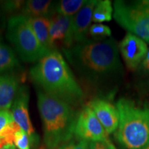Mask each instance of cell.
I'll use <instances>...</instances> for the list:
<instances>
[{"label": "cell", "mask_w": 149, "mask_h": 149, "mask_svg": "<svg viewBox=\"0 0 149 149\" xmlns=\"http://www.w3.org/2000/svg\"><path fill=\"white\" fill-rule=\"evenodd\" d=\"M39 42L49 52L55 51L50 35V19L44 17H28Z\"/></svg>", "instance_id": "cell-16"}, {"label": "cell", "mask_w": 149, "mask_h": 149, "mask_svg": "<svg viewBox=\"0 0 149 149\" xmlns=\"http://www.w3.org/2000/svg\"><path fill=\"white\" fill-rule=\"evenodd\" d=\"M108 134L97 117L88 104L78 113L74 128L76 138L87 141H101L109 139Z\"/></svg>", "instance_id": "cell-7"}, {"label": "cell", "mask_w": 149, "mask_h": 149, "mask_svg": "<svg viewBox=\"0 0 149 149\" xmlns=\"http://www.w3.org/2000/svg\"><path fill=\"white\" fill-rule=\"evenodd\" d=\"M85 2V0H61L56 1L55 12L62 15L74 17L82 8Z\"/></svg>", "instance_id": "cell-18"}, {"label": "cell", "mask_w": 149, "mask_h": 149, "mask_svg": "<svg viewBox=\"0 0 149 149\" xmlns=\"http://www.w3.org/2000/svg\"><path fill=\"white\" fill-rule=\"evenodd\" d=\"M50 35L53 44L61 42L64 48L74 45L72 39V17L55 13L50 19Z\"/></svg>", "instance_id": "cell-12"}, {"label": "cell", "mask_w": 149, "mask_h": 149, "mask_svg": "<svg viewBox=\"0 0 149 149\" xmlns=\"http://www.w3.org/2000/svg\"><path fill=\"white\" fill-rule=\"evenodd\" d=\"M97 0L86 1L80 10L72 17V39L74 44L88 40V34L93 21V13Z\"/></svg>", "instance_id": "cell-11"}, {"label": "cell", "mask_w": 149, "mask_h": 149, "mask_svg": "<svg viewBox=\"0 0 149 149\" xmlns=\"http://www.w3.org/2000/svg\"><path fill=\"white\" fill-rule=\"evenodd\" d=\"M55 1L49 0L25 1L21 13L27 17H44L51 19L56 13Z\"/></svg>", "instance_id": "cell-14"}, {"label": "cell", "mask_w": 149, "mask_h": 149, "mask_svg": "<svg viewBox=\"0 0 149 149\" xmlns=\"http://www.w3.org/2000/svg\"><path fill=\"white\" fill-rule=\"evenodd\" d=\"M145 149H149V146H148V147H147V148H146Z\"/></svg>", "instance_id": "cell-28"}, {"label": "cell", "mask_w": 149, "mask_h": 149, "mask_svg": "<svg viewBox=\"0 0 149 149\" xmlns=\"http://www.w3.org/2000/svg\"><path fill=\"white\" fill-rule=\"evenodd\" d=\"M14 144L18 149H31L32 146L29 135L22 129L19 130L15 133Z\"/></svg>", "instance_id": "cell-21"}, {"label": "cell", "mask_w": 149, "mask_h": 149, "mask_svg": "<svg viewBox=\"0 0 149 149\" xmlns=\"http://www.w3.org/2000/svg\"><path fill=\"white\" fill-rule=\"evenodd\" d=\"M31 79L43 92L72 107L81 105L84 93L62 55L53 51L29 70Z\"/></svg>", "instance_id": "cell-2"}, {"label": "cell", "mask_w": 149, "mask_h": 149, "mask_svg": "<svg viewBox=\"0 0 149 149\" xmlns=\"http://www.w3.org/2000/svg\"><path fill=\"white\" fill-rule=\"evenodd\" d=\"M0 149H17V148L16 146H15V144H8Z\"/></svg>", "instance_id": "cell-27"}, {"label": "cell", "mask_w": 149, "mask_h": 149, "mask_svg": "<svg viewBox=\"0 0 149 149\" xmlns=\"http://www.w3.org/2000/svg\"><path fill=\"white\" fill-rule=\"evenodd\" d=\"M113 17L122 28L149 44V4L146 0L115 1Z\"/></svg>", "instance_id": "cell-6"}, {"label": "cell", "mask_w": 149, "mask_h": 149, "mask_svg": "<svg viewBox=\"0 0 149 149\" xmlns=\"http://www.w3.org/2000/svg\"><path fill=\"white\" fill-rule=\"evenodd\" d=\"M143 65H144L145 69L149 71V50L146 55V57H145L144 60L143 61Z\"/></svg>", "instance_id": "cell-26"}, {"label": "cell", "mask_w": 149, "mask_h": 149, "mask_svg": "<svg viewBox=\"0 0 149 149\" xmlns=\"http://www.w3.org/2000/svg\"><path fill=\"white\" fill-rule=\"evenodd\" d=\"M113 14V8L109 0L97 1L93 13V21L95 23L110 22Z\"/></svg>", "instance_id": "cell-19"}, {"label": "cell", "mask_w": 149, "mask_h": 149, "mask_svg": "<svg viewBox=\"0 0 149 149\" xmlns=\"http://www.w3.org/2000/svg\"><path fill=\"white\" fill-rule=\"evenodd\" d=\"M37 107L47 149H56L71 140L78 115L72 106L40 90L37 92Z\"/></svg>", "instance_id": "cell-3"}, {"label": "cell", "mask_w": 149, "mask_h": 149, "mask_svg": "<svg viewBox=\"0 0 149 149\" xmlns=\"http://www.w3.org/2000/svg\"><path fill=\"white\" fill-rule=\"evenodd\" d=\"M89 34L96 41L104 40L111 35V30L107 25L95 24L91 26Z\"/></svg>", "instance_id": "cell-20"}, {"label": "cell", "mask_w": 149, "mask_h": 149, "mask_svg": "<svg viewBox=\"0 0 149 149\" xmlns=\"http://www.w3.org/2000/svg\"><path fill=\"white\" fill-rule=\"evenodd\" d=\"M89 149H116L109 139L101 141H88Z\"/></svg>", "instance_id": "cell-24"}, {"label": "cell", "mask_w": 149, "mask_h": 149, "mask_svg": "<svg viewBox=\"0 0 149 149\" xmlns=\"http://www.w3.org/2000/svg\"><path fill=\"white\" fill-rule=\"evenodd\" d=\"M20 129L10 110L0 111V148L8 144H14L15 135Z\"/></svg>", "instance_id": "cell-15"}, {"label": "cell", "mask_w": 149, "mask_h": 149, "mask_svg": "<svg viewBox=\"0 0 149 149\" xmlns=\"http://www.w3.org/2000/svg\"><path fill=\"white\" fill-rule=\"evenodd\" d=\"M57 149H89L88 141L79 139L70 140L60 145Z\"/></svg>", "instance_id": "cell-23"}, {"label": "cell", "mask_w": 149, "mask_h": 149, "mask_svg": "<svg viewBox=\"0 0 149 149\" xmlns=\"http://www.w3.org/2000/svg\"><path fill=\"white\" fill-rule=\"evenodd\" d=\"M42 149H44V148H42Z\"/></svg>", "instance_id": "cell-29"}, {"label": "cell", "mask_w": 149, "mask_h": 149, "mask_svg": "<svg viewBox=\"0 0 149 149\" xmlns=\"http://www.w3.org/2000/svg\"><path fill=\"white\" fill-rule=\"evenodd\" d=\"M62 51L68 62L79 75L92 84H100L122 74L119 48L114 39L87 40Z\"/></svg>", "instance_id": "cell-1"}, {"label": "cell", "mask_w": 149, "mask_h": 149, "mask_svg": "<svg viewBox=\"0 0 149 149\" xmlns=\"http://www.w3.org/2000/svg\"><path fill=\"white\" fill-rule=\"evenodd\" d=\"M119 47L126 65L132 70L137 69L148 51L146 42L130 33L126 35Z\"/></svg>", "instance_id": "cell-9"}, {"label": "cell", "mask_w": 149, "mask_h": 149, "mask_svg": "<svg viewBox=\"0 0 149 149\" xmlns=\"http://www.w3.org/2000/svg\"><path fill=\"white\" fill-rule=\"evenodd\" d=\"M4 14L2 8L0 6V32L2 31V30L5 27V19H4Z\"/></svg>", "instance_id": "cell-25"}, {"label": "cell", "mask_w": 149, "mask_h": 149, "mask_svg": "<svg viewBox=\"0 0 149 149\" xmlns=\"http://www.w3.org/2000/svg\"><path fill=\"white\" fill-rule=\"evenodd\" d=\"M88 106L94 112L108 134L116 131L120 119L116 107L111 102L100 98H95L91 100Z\"/></svg>", "instance_id": "cell-10"}, {"label": "cell", "mask_w": 149, "mask_h": 149, "mask_svg": "<svg viewBox=\"0 0 149 149\" xmlns=\"http://www.w3.org/2000/svg\"><path fill=\"white\" fill-rule=\"evenodd\" d=\"M6 37L24 62L35 63L51 52L44 48L29 21L22 14L15 15L8 19Z\"/></svg>", "instance_id": "cell-5"}, {"label": "cell", "mask_w": 149, "mask_h": 149, "mask_svg": "<svg viewBox=\"0 0 149 149\" xmlns=\"http://www.w3.org/2000/svg\"><path fill=\"white\" fill-rule=\"evenodd\" d=\"M19 61L13 50L0 41V74L20 68Z\"/></svg>", "instance_id": "cell-17"}, {"label": "cell", "mask_w": 149, "mask_h": 149, "mask_svg": "<svg viewBox=\"0 0 149 149\" xmlns=\"http://www.w3.org/2000/svg\"><path fill=\"white\" fill-rule=\"evenodd\" d=\"M19 86V79L13 74H0V111L11 109Z\"/></svg>", "instance_id": "cell-13"}, {"label": "cell", "mask_w": 149, "mask_h": 149, "mask_svg": "<svg viewBox=\"0 0 149 149\" xmlns=\"http://www.w3.org/2000/svg\"><path fill=\"white\" fill-rule=\"evenodd\" d=\"M29 89L26 86H20L11 107V113L16 124L29 135L32 146L39 143V137L35 133L29 117Z\"/></svg>", "instance_id": "cell-8"}, {"label": "cell", "mask_w": 149, "mask_h": 149, "mask_svg": "<svg viewBox=\"0 0 149 149\" xmlns=\"http://www.w3.org/2000/svg\"><path fill=\"white\" fill-rule=\"evenodd\" d=\"M119 125L115 133L125 149H145L149 146V104H138L126 98L116 103Z\"/></svg>", "instance_id": "cell-4"}, {"label": "cell", "mask_w": 149, "mask_h": 149, "mask_svg": "<svg viewBox=\"0 0 149 149\" xmlns=\"http://www.w3.org/2000/svg\"><path fill=\"white\" fill-rule=\"evenodd\" d=\"M25 1H0V6L2 8L5 13L17 12V10L21 11Z\"/></svg>", "instance_id": "cell-22"}]
</instances>
